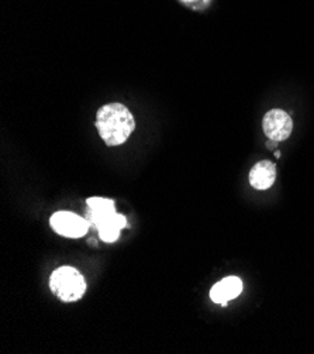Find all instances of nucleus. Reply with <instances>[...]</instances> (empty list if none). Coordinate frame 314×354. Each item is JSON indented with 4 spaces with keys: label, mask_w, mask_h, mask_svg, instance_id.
Returning <instances> with one entry per match:
<instances>
[{
    "label": "nucleus",
    "mask_w": 314,
    "mask_h": 354,
    "mask_svg": "<svg viewBox=\"0 0 314 354\" xmlns=\"http://www.w3.org/2000/svg\"><path fill=\"white\" fill-rule=\"evenodd\" d=\"M96 129L109 147L121 146L135 129L131 112L121 103H108L96 113Z\"/></svg>",
    "instance_id": "nucleus-1"
},
{
    "label": "nucleus",
    "mask_w": 314,
    "mask_h": 354,
    "mask_svg": "<svg viewBox=\"0 0 314 354\" xmlns=\"http://www.w3.org/2000/svg\"><path fill=\"white\" fill-rule=\"evenodd\" d=\"M89 209V219L96 226L100 239L104 243H115L119 240L121 229L127 226V219L116 212L115 202L106 198H89L86 201Z\"/></svg>",
    "instance_id": "nucleus-2"
},
{
    "label": "nucleus",
    "mask_w": 314,
    "mask_h": 354,
    "mask_svg": "<svg viewBox=\"0 0 314 354\" xmlns=\"http://www.w3.org/2000/svg\"><path fill=\"white\" fill-rule=\"evenodd\" d=\"M86 281L74 267H61L50 277V288L62 302H77L86 292Z\"/></svg>",
    "instance_id": "nucleus-3"
},
{
    "label": "nucleus",
    "mask_w": 314,
    "mask_h": 354,
    "mask_svg": "<svg viewBox=\"0 0 314 354\" xmlns=\"http://www.w3.org/2000/svg\"><path fill=\"white\" fill-rule=\"evenodd\" d=\"M50 225L55 233L69 239L84 237L89 230V223L72 212H57L51 216Z\"/></svg>",
    "instance_id": "nucleus-4"
},
{
    "label": "nucleus",
    "mask_w": 314,
    "mask_h": 354,
    "mask_svg": "<svg viewBox=\"0 0 314 354\" xmlns=\"http://www.w3.org/2000/svg\"><path fill=\"white\" fill-rule=\"evenodd\" d=\"M262 129L265 136L273 141H285L291 137L293 130V122L291 115L281 109L269 111L262 120Z\"/></svg>",
    "instance_id": "nucleus-5"
},
{
    "label": "nucleus",
    "mask_w": 314,
    "mask_h": 354,
    "mask_svg": "<svg viewBox=\"0 0 314 354\" xmlns=\"http://www.w3.org/2000/svg\"><path fill=\"white\" fill-rule=\"evenodd\" d=\"M242 291V281L237 277H227L212 288L210 298L215 304L226 306L228 301L237 298Z\"/></svg>",
    "instance_id": "nucleus-6"
},
{
    "label": "nucleus",
    "mask_w": 314,
    "mask_h": 354,
    "mask_svg": "<svg viewBox=\"0 0 314 354\" xmlns=\"http://www.w3.org/2000/svg\"><path fill=\"white\" fill-rule=\"evenodd\" d=\"M276 180V165L268 160L257 162L250 171V184L258 191L269 189Z\"/></svg>",
    "instance_id": "nucleus-7"
},
{
    "label": "nucleus",
    "mask_w": 314,
    "mask_h": 354,
    "mask_svg": "<svg viewBox=\"0 0 314 354\" xmlns=\"http://www.w3.org/2000/svg\"><path fill=\"white\" fill-rule=\"evenodd\" d=\"M275 157H277V158L281 157V151H275Z\"/></svg>",
    "instance_id": "nucleus-8"
},
{
    "label": "nucleus",
    "mask_w": 314,
    "mask_h": 354,
    "mask_svg": "<svg viewBox=\"0 0 314 354\" xmlns=\"http://www.w3.org/2000/svg\"><path fill=\"white\" fill-rule=\"evenodd\" d=\"M185 2H193V0H185Z\"/></svg>",
    "instance_id": "nucleus-9"
}]
</instances>
